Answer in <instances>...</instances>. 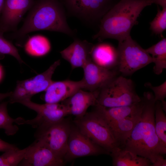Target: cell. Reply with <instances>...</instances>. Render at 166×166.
<instances>
[{"mask_svg":"<svg viewBox=\"0 0 166 166\" xmlns=\"http://www.w3.org/2000/svg\"><path fill=\"white\" fill-rule=\"evenodd\" d=\"M140 117L127 139L123 148L148 159L151 163L158 154L166 153V147L159 139L155 126L156 101L154 94L144 92Z\"/></svg>","mask_w":166,"mask_h":166,"instance_id":"6da1fadb","label":"cell"},{"mask_svg":"<svg viewBox=\"0 0 166 166\" xmlns=\"http://www.w3.org/2000/svg\"><path fill=\"white\" fill-rule=\"evenodd\" d=\"M22 26L14 32L13 39H23L28 34L48 30L75 38L76 32L69 26L65 7L59 0H36L29 10Z\"/></svg>","mask_w":166,"mask_h":166,"instance_id":"7a4b0ae2","label":"cell"},{"mask_svg":"<svg viewBox=\"0 0 166 166\" xmlns=\"http://www.w3.org/2000/svg\"><path fill=\"white\" fill-rule=\"evenodd\" d=\"M152 0H120L103 16L99 30L92 37L101 42L112 38L118 42L130 36V31L143 10Z\"/></svg>","mask_w":166,"mask_h":166,"instance_id":"3957f363","label":"cell"},{"mask_svg":"<svg viewBox=\"0 0 166 166\" xmlns=\"http://www.w3.org/2000/svg\"><path fill=\"white\" fill-rule=\"evenodd\" d=\"M141 100L132 81L122 76H117L102 88L97 98L98 104L107 108L131 105Z\"/></svg>","mask_w":166,"mask_h":166,"instance_id":"277c9868","label":"cell"},{"mask_svg":"<svg viewBox=\"0 0 166 166\" xmlns=\"http://www.w3.org/2000/svg\"><path fill=\"white\" fill-rule=\"evenodd\" d=\"M73 121L81 133L109 155L120 149L107 124L93 110L81 118H75Z\"/></svg>","mask_w":166,"mask_h":166,"instance_id":"5b68a950","label":"cell"},{"mask_svg":"<svg viewBox=\"0 0 166 166\" xmlns=\"http://www.w3.org/2000/svg\"><path fill=\"white\" fill-rule=\"evenodd\" d=\"M119 71L129 75L153 62L151 56L131 36L119 42L117 49Z\"/></svg>","mask_w":166,"mask_h":166,"instance_id":"8992f818","label":"cell"},{"mask_svg":"<svg viewBox=\"0 0 166 166\" xmlns=\"http://www.w3.org/2000/svg\"><path fill=\"white\" fill-rule=\"evenodd\" d=\"M68 12L90 26L100 21L115 5L113 0H60Z\"/></svg>","mask_w":166,"mask_h":166,"instance_id":"52a82bcc","label":"cell"},{"mask_svg":"<svg viewBox=\"0 0 166 166\" xmlns=\"http://www.w3.org/2000/svg\"><path fill=\"white\" fill-rule=\"evenodd\" d=\"M71 127L69 121L64 118L59 121L38 127L34 136L36 140L43 142L64 160Z\"/></svg>","mask_w":166,"mask_h":166,"instance_id":"ba28073f","label":"cell"},{"mask_svg":"<svg viewBox=\"0 0 166 166\" xmlns=\"http://www.w3.org/2000/svg\"><path fill=\"white\" fill-rule=\"evenodd\" d=\"M19 103L35 111L37 115L31 119L26 120L22 117H18L17 124H29L33 128L59 121L69 115L67 107L63 104L45 103L40 104L32 102L30 99L26 100Z\"/></svg>","mask_w":166,"mask_h":166,"instance_id":"9c48e42d","label":"cell"},{"mask_svg":"<svg viewBox=\"0 0 166 166\" xmlns=\"http://www.w3.org/2000/svg\"><path fill=\"white\" fill-rule=\"evenodd\" d=\"M60 63L58 60L44 72L31 78L18 81L15 89L9 97V102L19 103L25 100H31L35 94L45 91L53 81L52 76Z\"/></svg>","mask_w":166,"mask_h":166,"instance_id":"30bf717a","label":"cell"},{"mask_svg":"<svg viewBox=\"0 0 166 166\" xmlns=\"http://www.w3.org/2000/svg\"><path fill=\"white\" fill-rule=\"evenodd\" d=\"M101 154H109L81 133L76 126L71 127L64 158L65 162L82 157Z\"/></svg>","mask_w":166,"mask_h":166,"instance_id":"8fae6325","label":"cell"},{"mask_svg":"<svg viewBox=\"0 0 166 166\" xmlns=\"http://www.w3.org/2000/svg\"><path fill=\"white\" fill-rule=\"evenodd\" d=\"M65 163L63 159L43 142L36 140L29 146L24 157L18 166H61Z\"/></svg>","mask_w":166,"mask_h":166,"instance_id":"7c38bea8","label":"cell"},{"mask_svg":"<svg viewBox=\"0 0 166 166\" xmlns=\"http://www.w3.org/2000/svg\"><path fill=\"white\" fill-rule=\"evenodd\" d=\"M34 0H5L0 15V31H16L23 16L33 5Z\"/></svg>","mask_w":166,"mask_h":166,"instance_id":"4fadbf2b","label":"cell"},{"mask_svg":"<svg viewBox=\"0 0 166 166\" xmlns=\"http://www.w3.org/2000/svg\"><path fill=\"white\" fill-rule=\"evenodd\" d=\"M82 68L83 89L88 91H99L117 75L116 71L101 67L94 63L91 59Z\"/></svg>","mask_w":166,"mask_h":166,"instance_id":"5bb4252c","label":"cell"},{"mask_svg":"<svg viewBox=\"0 0 166 166\" xmlns=\"http://www.w3.org/2000/svg\"><path fill=\"white\" fill-rule=\"evenodd\" d=\"M74 38L72 43L60 52L62 57L69 62L72 69L83 67L91 59L95 45L86 40Z\"/></svg>","mask_w":166,"mask_h":166,"instance_id":"9a60e30c","label":"cell"},{"mask_svg":"<svg viewBox=\"0 0 166 166\" xmlns=\"http://www.w3.org/2000/svg\"><path fill=\"white\" fill-rule=\"evenodd\" d=\"M98 93L97 91H84L81 89L61 103L67 107L69 115L74 116L75 118H80L85 114L89 107L98 104Z\"/></svg>","mask_w":166,"mask_h":166,"instance_id":"2e32d148","label":"cell"},{"mask_svg":"<svg viewBox=\"0 0 166 166\" xmlns=\"http://www.w3.org/2000/svg\"><path fill=\"white\" fill-rule=\"evenodd\" d=\"M83 87L82 79L77 81L69 80L53 81L45 91L44 101L46 103L61 102L79 89H83Z\"/></svg>","mask_w":166,"mask_h":166,"instance_id":"e0dca14e","label":"cell"},{"mask_svg":"<svg viewBox=\"0 0 166 166\" xmlns=\"http://www.w3.org/2000/svg\"><path fill=\"white\" fill-rule=\"evenodd\" d=\"M143 106L141 98L140 102L129 106L107 108L98 104L93 106V110L108 126L138 111Z\"/></svg>","mask_w":166,"mask_h":166,"instance_id":"ac0fdd59","label":"cell"},{"mask_svg":"<svg viewBox=\"0 0 166 166\" xmlns=\"http://www.w3.org/2000/svg\"><path fill=\"white\" fill-rule=\"evenodd\" d=\"M142 109L108 126L120 148H123L127 139L140 117Z\"/></svg>","mask_w":166,"mask_h":166,"instance_id":"d6986e66","label":"cell"},{"mask_svg":"<svg viewBox=\"0 0 166 166\" xmlns=\"http://www.w3.org/2000/svg\"><path fill=\"white\" fill-rule=\"evenodd\" d=\"M92 61L97 65L108 69L117 66L118 54L117 49L105 43L94 45L91 55Z\"/></svg>","mask_w":166,"mask_h":166,"instance_id":"ffe728a7","label":"cell"},{"mask_svg":"<svg viewBox=\"0 0 166 166\" xmlns=\"http://www.w3.org/2000/svg\"><path fill=\"white\" fill-rule=\"evenodd\" d=\"M110 155L114 166H149L151 164L148 159L123 149L114 151Z\"/></svg>","mask_w":166,"mask_h":166,"instance_id":"44dd1931","label":"cell"},{"mask_svg":"<svg viewBox=\"0 0 166 166\" xmlns=\"http://www.w3.org/2000/svg\"><path fill=\"white\" fill-rule=\"evenodd\" d=\"M24 48L28 55L34 57H40L49 52L51 45L47 38L43 35H37L30 38L26 42Z\"/></svg>","mask_w":166,"mask_h":166,"instance_id":"7402d4cb","label":"cell"},{"mask_svg":"<svg viewBox=\"0 0 166 166\" xmlns=\"http://www.w3.org/2000/svg\"><path fill=\"white\" fill-rule=\"evenodd\" d=\"M145 49L152 55L153 63L155 64L153 68L154 73L156 75L160 74L166 69V38H163Z\"/></svg>","mask_w":166,"mask_h":166,"instance_id":"603a6c76","label":"cell"},{"mask_svg":"<svg viewBox=\"0 0 166 166\" xmlns=\"http://www.w3.org/2000/svg\"><path fill=\"white\" fill-rule=\"evenodd\" d=\"M155 126L159 139L163 145L166 147V116L159 101L156 102Z\"/></svg>","mask_w":166,"mask_h":166,"instance_id":"cb8c5ba5","label":"cell"},{"mask_svg":"<svg viewBox=\"0 0 166 166\" xmlns=\"http://www.w3.org/2000/svg\"><path fill=\"white\" fill-rule=\"evenodd\" d=\"M8 101H4L0 103V129H4L7 136H12L18 131L19 128L14 123H16L17 118L14 119L9 115L7 105Z\"/></svg>","mask_w":166,"mask_h":166,"instance_id":"d4e9b609","label":"cell"},{"mask_svg":"<svg viewBox=\"0 0 166 166\" xmlns=\"http://www.w3.org/2000/svg\"><path fill=\"white\" fill-rule=\"evenodd\" d=\"M29 146L22 149L18 148L7 150L0 156V166H16L24 157Z\"/></svg>","mask_w":166,"mask_h":166,"instance_id":"484cf974","label":"cell"},{"mask_svg":"<svg viewBox=\"0 0 166 166\" xmlns=\"http://www.w3.org/2000/svg\"><path fill=\"white\" fill-rule=\"evenodd\" d=\"M4 33L0 31V58L3 57L4 55L8 54L15 58L20 63H24L17 49L11 42L4 37Z\"/></svg>","mask_w":166,"mask_h":166,"instance_id":"4316f807","label":"cell"},{"mask_svg":"<svg viewBox=\"0 0 166 166\" xmlns=\"http://www.w3.org/2000/svg\"><path fill=\"white\" fill-rule=\"evenodd\" d=\"M150 28L156 34H162L166 29V8H158L157 14L150 23Z\"/></svg>","mask_w":166,"mask_h":166,"instance_id":"83f0119b","label":"cell"},{"mask_svg":"<svg viewBox=\"0 0 166 166\" xmlns=\"http://www.w3.org/2000/svg\"><path fill=\"white\" fill-rule=\"evenodd\" d=\"M144 86L151 89L154 93V97L156 101H159L161 102L165 101L166 97V81L157 86H153L150 82H146Z\"/></svg>","mask_w":166,"mask_h":166,"instance_id":"f1b7e54d","label":"cell"},{"mask_svg":"<svg viewBox=\"0 0 166 166\" xmlns=\"http://www.w3.org/2000/svg\"><path fill=\"white\" fill-rule=\"evenodd\" d=\"M151 166H166V160L164 158L163 155L158 154L155 158Z\"/></svg>","mask_w":166,"mask_h":166,"instance_id":"f546056e","label":"cell"},{"mask_svg":"<svg viewBox=\"0 0 166 166\" xmlns=\"http://www.w3.org/2000/svg\"><path fill=\"white\" fill-rule=\"evenodd\" d=\"M18 148L15 145L6 142L0 139V152H4L11 149Z\"/></svg>","mask_w":166,"mask_h":166,"instance_id":"4dcf8cb0","label":"cell"},{"mask_svg":"<svg viewBox=\"0 0 166 166\" xmlns=\"http://www.w3.org/2000/svg\"><path fill=\"white\" fill-rule=\"evenodd\" d=\"M152 4L160 5L162 8H166V0H152Z\"/></svg>","mask_w":166,"mask_h":166,"instance_id":"1f68e13d","label":"cell"},{"mask_svg":"<svg viewBox=\"0 0 166 166\" xmlns=\"http://www.w3.org/2000/svg\"><path fill=\"white\" fill-rule=\"evenodd\" d=\"M12 93V92L5 93H0V101H2L7 97H9Z\"/></svg>","mask_w":166,"mask_h":166,"instance_id":"d6a6232c","label":"cell"},{"mask_svg":"<svg viewBox=\"0 0 166 166\" xmlns=\"http://www.w3.org/2000/svg\"><path fill=\"white\" fill-rule=\"evenodd\" d=\"M162 108L164 112L166 113V102L164 101L161 102Z\"/></svg>","mask_w":166,"mask_h":166,"instance_id":"836d02e7","label":"cell"},{"mask_svg":"<svg viewBox=\"0 0 166 166\" xmlns=\"http://www.w3.org/2000/svg\"><path fill=\"white\" fill-rule=\"evenodd\" d=\"M3 72L2 66L0 65V82L3 78Z\"/></svg>","mask_w":166,"mask_h":166,"instance_id":"e575fe53","label":"cell"},{"mask_svg":"<svg viewBox=\"0 0 166 166\" xmlns=\"http://www.w3.org/2000/svg\"><path fill=\"white\" fill-rule=\"evenodd\" d=\"M5 0H0V15Z\"/></svg>","mask_w":166,"mask_h":166,"instance_id":"d590c367","label":"cell"}]
</instances>
